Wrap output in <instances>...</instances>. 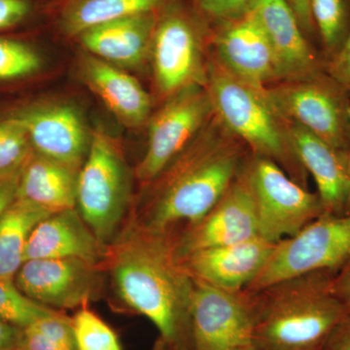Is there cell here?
<instances>
[{
  "instance_id": "9c48e42d",
  "label": "cell",
  "mask_w": 350,
  "mask_h": 350,
  "mask_svg": "<svg viewBox=\"0 0 350 350\" xmlns=\"http://www.w3.org/2000/svg\"><path fill=\"white\" fill-rule=\"evenodd\" d=\"M214 111L204 85L186 88L170 96L148 120L146 150L135 170L146 185L155 179L213 119Z\"/></svg>"
},
{
  "instance_id": "ba28073f",
  "label": "cell",
  "mask_w": 350,
  "mask_h": 350,
  "mask_svg": "<svg viewBox=\"0 0 350 350\" xmlns=\"http://www.w3.org/2000/svg\"><path fill=\"white\" fill-rule=\"evenodd\" d=\"M349 258L350 214L322 215L291 238L276 243L261 273L244 291L314 271H337Z\"/></svg>"
},
{
  "instance_id": "2e32d148",
  "label": "cell",
  "mask_w": 350,
  "mask_h": 350,
  "mask_svg": "<svg viewBox=\"0 0 350 350\" xmlns=\"http://www.w3.org/2000/svg\"><path fill=\"white\" fill-rule=\"evenodd\" d=\"M275 243L255 238L195 251L178 261L194 282L231 292L250 286L267 264Z\"/></svg>"
},
{
  "instance_id": "9a60e30c",
  "label": "cell",
  "mask_w": 350,
  "mask_h": 350,
  "mask_svg": "<svg viewBox=\"0 0 350 350\" xmlns=\"http://www.w3.org/2000/svg\"><path fill=\"white\" fill-rule=\"evenodd\" d=\"M13 117L24 126L36 153L80 170L91 135L77 108L68 103H45L27 108Z\"/></svg>"
},
{
  "instance_id": "3957f363",
  "label": "cell",
  "mask_w": 350,
  "mask_h": 350,
  "mask_svg": "<svg viewBox=\"0 0 350 350\" xmlns=\"http://www.w3.org/2000/svg\"><path fill=\"white\" fill-rule=\"evenodd\" d=\"M336 271H320L245 292L254 314L253 344L262 350H323L347 314L332 291Z\"/></svg>"
},
{
  "instance_id": "1f68e13d",
  "label": "cell",
  "mask_w": 350,
  "mask_h": 350,
  "mask_svg": "<svg viewBox=\"0 0 350 350\" xmlns=\"http://www.w3.org/2000/svg\"><path fill=\"white\" fill-rule=\"evenodd\" d=\"M325 70L350 96V29L344 45L326 64Z\"/></svg>"
},
{
  "instance_id": "74e56055",
  "label": "cell",
  "mask_w": 350,
  "mask_h": 350,
  "mask_svg": "<svg viewBox=\"0 0 350 350\" xmlns=\"http://www.w3.org/2000/svg\"><path fill=\"white\" fill-rule=\"evenodd\" d=\"M308 39L317 36L310 13V0H286Z\"/></svg>"
},
{
  "instance_id": "f1b7e54d",
  "label": "cell",
  "mask_w": 350,
  "mask_h": 350,
  "mask_svg": "<svg viewBox=\"0 0 350 350\" xmlns=\"http://www.w3.org/2000/svg\"><path fill=\"white\" fill-rule=\"evenodd\" d=\"M31 152L29 135L15 117L0 122V174L23 165Z\"/></svg>"
},
{
  "instance_id": "f35d334b",
  "label": "cell",
  "mask_w": 350,
  "mask_h": 350,
  "mask_svg": "<svg viewBox=\"0 0 350 350\" xmlns=\"http://www.w3.org/2000/svg\"><path fill=\"white\" fill-rule=\"evenodd\" d=\"M21 328L0 319V350H18Z\"/></svg>"
},
{
  "instance_id": "e575fe53",
  "label": "cell",
  "mask_w": 350,
  "mask_h": 350,
  "mask_svg": "<svg viewBox=\"0 0 350 350\" xmlns=\"http://www.w3.org/2000/svg\"><path fill=\"white\" fill-rule=\"evenodd\" d=\"M332 291L350 313V258L336 271L331 284Z\"/></svg>"
},
{
  "instance_id": "30bf717a",
  "label": "cell",
  "mask_w": 350,
  "mask_h": 350,
  "mask_svg": "<svg viewBox=\"0 0 350 350\" xmlns=\"http://www.w3.org/2000/svg\"><path fill=\"white\" fill-rule=\"evenodd\" d=\"M150 56L157 90L165 100L186 88L206 86L202 32L187 16L170 12L158 19Z\"/></svg>"
},
{
  "instance_id": "836d02e7",
  "label": "cell",
  "mask_w": 350,
  "mask_h": 350,
  "mask_svg": "<svg viewBox=\"0 0 350 350\" xmlns=\"http://www.w3.org/2000/svg\"><path fill=\"white\" fill-rule=\"evenodd\" d=\"M25 163L19 167L0 174V216L17 198L21 174Z\"/></svg>"
},
{
  "instance_id": "60d3db41",
  "label": "cell",
  "mask_w": 350,
  "mask_h": 350,
  "mask_svg": "<svg viewBox=\"0 0 350 350\" xmlns=\"http://www.w3.org/2000/svg\"><path fill=\"white\" fill-rule=\"evenodd\" d=\"M232 350H262L260 349V347H258L257 345H255L254 344H250L246 345H243V347H239L238 349H234Z\"/></svg>"
},
{
  "instance_id": "f546056e",
  "label": "cell",
  "mask_w": 350,
  "mask_h": 350,
  "mask_svg": "<svg viewBox=\"0 0 350 350\" xmlns=\"http://www.w3.org/2000/svg\"><path fill=\"white\" fill-rule=\"evenodd\" d=\"M29 327L61 349L76 350L72 321L57 310L47 317L36 320Z\"/></svg>"
},
{
  "instance_id": "4fadbf2b",
  "label": "cell",
  "mask_w": 350,
  "mask_h": 350,
  "mask_svg": "<svg viewBox=\"0 0 350 350\" xmlns=\"http://www.w3.org/2000/svg\"><path fill=\"white\" fill-rule=\"evenodd\" d=\"M245 170L206 215L167 237L177 259L195 251L259 236L256 209Z\"/></svg>"
},
{
  "instance_id": "603a6c76",
  "label": "cell",
  "mask_w": 350,
  "mask_h": 350,
  "mask_svg": "<svg viewBox=\"0 0 350 350\" xmlns=\"http://www.w3.org/2000/svg\"><path fill=\"white\" fill-rule=\"evenodd\" d=\"M50 214L16 198L0 216V278H15L25 262V246L32 230Z\"/></svg>"
},
{
  "instance_id": "cb8c5ba5",
  "label": "cell",
  "mask_w": 350,
  "mask_h": 350,
  "mask_svg": "<svg viewBox=\"0 0 350 350\" xmlns=\"http://www.w3.org/2000/svg\"><path fill=\"white\" fill-rule=\"evenodd\" d=\"M162 0H70L62 16L66 34L79 36L83 32L112 21L155 12Z\"/></svg>"
},
{
  "instance_id": "52a82bcc",
  "label": "cell",
  "mask_w": 350,
  "mask_h": 350,
  "mask_svg": "<svg viewBox=\"0 0 350 350\" xmlns=\"http://www.w3.org/2000/svg\"><path fill=\"white\" fill-rule=\"evenodd\" d=\"M245 172L262 239L276 243L291 238L324 215L319 194L293 180L273 161L252 155Z\"/></svg>"
},
{
  "instance_id": "ab89813d",
  "label": "cell",
  "mask_w": 350,
  "mask_h": 350,
  "mask_svg": "<svg viewBox=\"0 0 350 350\" xmlns=\"http://www.w3.org/2000/svg\"><path fill=\"white\" fill-rule=\"evenodd\" d=\"M153 350H179L174 347V345L167 344L165 340H162V338H159L158 340H157L155 347H154Z\"/></svg>"
},
{
  "instance_id": "277c9868",
  "label": "cell",
  "mask_w": 350,
  "mask_h": 350,
  "mask_svg": "<svg viewBox=\"0 0 350 350\" xmlns=\"http://www.w3.org/2000/svg\"><path fill=\"white\" fill-rule=\"evenodd\" d=\"M214 114L254 156L278 163L293 180L308 188V174L295 153L286 121L260 89L234 77L211 57L206 85Z\"/></svg>"
},
{
  "instance_id": "b9f144b4",
  "label": "cell",
  "mask_w": 350,
  "mask_h": 350,
  "mask_svg": "<svg viewBox=\"0 0 350 350\" xmlns=\"http://www.w3.org/2000/svg\"><path fill=\"white\" fill-rule=\"evenodd\" d=\"M349 161H350V150L349 152ZM349 214H350V208H349Z\"/></svg>"
},
{
  "instance_id": "8d00e7d4",
  "label": "cell",
  "mask_w": 350,
  "mask_h": 350,
  "mask_svg": "<svg viewBox=\"0 0 350 350\" xmlns=\"http://www.w3.org/2000/svg\"><path fill=\"white\" fill-rule=\"evenodd\" d=\"M18 350H64L46 340L38 332L27 326L21 329Z\"/></svg>"
},
{
  "instance_id": "d6a6232c",
  "label": "cell",
  "mask_w": 350,
  "mask_h": 350,
  "mask_svg": "<svg viewBox=\"0 0 350 350\" xmlns=\"http://www.w3.org/2000/svg\"><path fill=\"white\" fill-rule=\"evenodd\" d=\"M31 10L29 0H0V31L21 24Z\"/></svg>"
},
{
  "instance_id": "ffe728a7",
  "label": "cell",
  "mask_w": 350,
  "mask_h": 350,
  "mask_svg": "<svg viewBox=\"0 0 350 350\" xmlns=\"http://www.w3.org/2000/svg\"><path fill=\"white\" fill-rule=\"evenodd\" d=\"M80 73L85 84L124 125L137 128L150 119V96L124 69L88 53L80 61Z\"/></svg>"
},
{
  "instance_id": "484cf974",
  "label": "cell",
  "mask_w": 350,
  "mask_h": 350,
  "mask_svg": "<svg viewBox=\"0 0 350 350\" xmlns=\"http://www.w3.org/2000/svg\"><path fill=\"white\" fill-rule=\"evenodd\" d=\"M54 312L25 296L15 280L0 278V319L23 329Z\"/></svg>"
},
{
  "instance_id": "83f0119b",
  "label": "cell",
  "mask_w": 350,
  "mask_h": 350,
  "mask_svg": "<svg viewBox=\"0 0 350 350\" xmlns=\"http://www.w3.org/2000/svg\"><path fill=\"white\" fill-rule=\"evenodd\" d=\"M41 64L38 53L27 44L0 38V80L33 75L40 69Z\"/></svg>"
},
{
  "instance_id": "44dd1931",
  "label": "cell",
  "mask_w": 350,
  "mask_h": 350,
  "mask_svg": "<svg viewBox=\"0 0 350 350\" xmlns=\"http://www.w3.org/2000/svg\"><path fill=\"white\" fill-rule=\"evenodd\" d=\"M157 22L155 12L138 14L96 25L79 38L89 54L119 68H133L150 55Z\"/></svg>"
},
{
  "instance_id": "e0dca14e",
  "label": "cell",
  "mask_w": 350,
  "mask_h": 350,
  "mask_svg": "<svg viewBox=\"0 0 350 350\" xmlns=\"http://www.w3.org/2000/svg\"><path fill=\"white\" fill-rule=\"evenodd\" d=\"M280 64L283 81L306 80L326 72L325 61L306 38L286 0H250Z\"/></svg>"
},
{
  "instance_id": "7c38bea8",
  "label": "cell",
  "mask_w": 350,
  "mask_h": 350,
  "mask_svg": "<svg viewBox=\"0 0 350 350\" xmlns=\"http://www.w3.org/2000/svg\"><path fill=\"white\" fill-rule=\"evenodd\" d=\"M194 283L192 350H232L252 344L254 314L248 295Z\"/></svg>"
},
{
  "instance_id": "d4e9b609",
  "label": "cell",
  "mask_w": 350,
  "mask_h": 350,
  "mask_svg": "<svg viewBox=\"0 0 350 350\" xmlns=\"http://www.w3.org/2000/svg\"><path fill=\"white\" fill-rule=\"evenodd\" d=\"M310 13L325 64L336 56L350 29V0H310Z\"/></svg>"
},
{
  "instance_id": "5b68a950",
  "label": "cell",
  "mask_w": 350,
  "mask_h": 350,
  "mask_svg": "<svg viewBox=\"0 0 350 350\" xmlns=\"http://www.w3.org/2000/svg\"><path fill=\"white\" fill-rule=\"evenodd\" d=\"M131 192V174L121 149L114 138L96 129L78 172L76 209L107 247L128 220Z\"/></svg>"
},
{
  "instance_id": "8fae6325",
  "label": "cell",
  "mask_w": 350,
  "mask_h": 350,
  "mask_svg": "<svg viewBox=\"0 0 350 350\" xmlns=\"http://www.w3.org/2000/svg\"><path fill=\"white\" fill-rule=\"evenodd\" d=\"M103 266L80 259L27 260L16 273L25 296L52 310L81 308L103 288Z\"/></svg>"
},
{
  "instance_id": "d590c367",
  "label": "cell",
  "mask_w": 350,
  "mask_h": 350,
  "mask_svg": "<svg viewBox=\"0 0 350 350\" xmlns=\"http://www.w3.org/2000/svg\"><path fill=\"white\" fill-rule=\"evenodd\" d=\"M323 350H350V313L332 331Z\"/></svg>"
},
{
  "instance_id": "ac0fdd59",
  "label": "cell",
  "mask_w": 350,
  "mask_h": 350,
  "mask_svg": "<svg viewBox=\"0 0 350 350\" xmlns=\"http://www.w3.org/2000/svg\"><path fill=\"white\" fill-rule=\"evenodd\" d=\"M285 121L295 153L317 184V194L324 207V215L349 214V154L337 150L298 124Z\"/></svg>"
},
{
  "instance_id": "6da1fadb",
  "label": "cell",
  "mask_w": 350,
  "mask_h": 350,
  "mask_svg": "<svg viewBox=\"0 0 350 350\" xmlns=\"http://www.w3.org/2000/svg\"><path fill=\"white\" fill-rule=\"evenodd\" d=\"M251 156L214 114L187 148L146 184V195L128 221L152 234L172 236L217 204Z\"/></svg>"
},
{
  "instance_id": "5bb4252c",
  "label": "cell",
  "mask_w": 350,
  "mask_h": 350,
  "mask_svg": "<svg viewBox=\"0 0 350 350\" xmlns=\"http://www.w3.org/2000/svg\"><path fill=\"white\" fill-rule=\"evenodd\" d=\"M220 25L213 38V57L225 70L260 89L283 81L273 46L250 9Z\"/></svg>"
},
{
  "instance_id": "8992f818",
  "label": "cell",
  "mask_w": 350,
  "mask_h": 350,
  "mask_svg": "<svg viewBox=\"0 0 350 350\" xmlns=\"http://www.w3.org/2000/svg\"><path fill=\"white\" fill-rule=\"evenodd\" d=\"M269 103L287 121L321 138L338 151L350 150V96L327 72L265 88Z\"/></svg>"
},
{
  "instance_id": "7a4b0ae2",
  "label": "cell",
  "mask_w": 350,
  "mask_h": 350,
  "mask_svg": "<svg viewBox=\"0 0 350 350\" xmlns=\"http://www.w3.org/2000/svg\"><path fill=\"white\" fill-rule=\"evenodd\" d=\"M103 269L109 273L115 294L124 305L150 320L167 344L192 350L195 283L175 256L167 237L126 220L108 245Z\"/></svg>"
},
{
  "instance_id": "d6986e66",
  "label": "cell",
  "mask_w": 350,
  "mask_h": 350,
  "mask_svg": "<svg viewBox=\"0 0 350 350\" xmlns=\"http://www.w3.org/2000/svg\"><path fill=\"white\" fill-rule=\"evenodd\" d=\"M107 246L96 239L77 209L50 214L32 230L25 262L36 259H80L103 266Z\"/></svg>"
},
{
  "instance_id": "7402d4cb",
  "label": "cell",
  "mask_w": 350,
  "mask_h": 350,
  "mask_svg": "<svg viewBox=\"0 0 350 350\" xmlns=\"http://www.w3.org/2000/svg\"><path fill=\"white\" fill-rule=\"evenodd\" d=\"M78 172L32 150L23 167L17 198L51 214L76 208Z\"/></svg>"
},
{
  "instance_id": "4dcf8cb0",
  "label": "cell",
  "mask_w": 350,
  "mask_h": 350,
  "mask_svg": "<svg viewBox=\"0 0 350 350\" xmlns=\"http://www.w3.org/2000/svg\"><path fill=\"white\" fill-rule=\"evenodd\" d=\"M200 10L216 22H229L250 10V0H196Z\"/></svg>"
},
{
  "instance_id": "4316f807",
  "label": "cell",
  "mask_w": 350,
  "mask_h": 350,
  "mask_svg": "<svg viewBox=\"0 0 350 350\" xmlns=\"http://www.w3.org/2000/svg\"><path fill=\"white\" fill-rule=\"evenodd\" d=\"M71 321L76 350H123L111 327L87 306L79 308Z\"/></svg>"
}]
</instances>
